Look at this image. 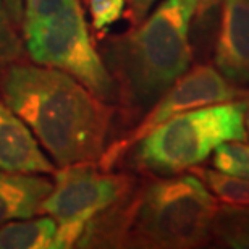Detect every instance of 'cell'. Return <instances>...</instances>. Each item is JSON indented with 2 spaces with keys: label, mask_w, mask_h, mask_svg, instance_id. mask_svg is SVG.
Here are the masks:
<instances>
[{
  "label": "cell",
  "mask_w": 249,
  "mask_h": 249,
  "mask_svg": "<svg viewBox=\"0 0 249 249\" xmlns=\"http://www.w3.org/2000/svg\"><path fill=\"white\" fill-rule=\"evenodd\" d=\"M0 94L57 165L101 160L115 107L70 74L13 63L0 73Z\"/></svg>",
  "instance_id": "cell-1"
},
{
  "label": "cell",
  "mask_w": 249,
  "mask_h": 249,
  "mask_svg": "<svg viewBox=\"0 0 249 249\" xmlns=\"http://www.w3.org/2000/svg\"><path fill=\"white\" fill-rule=\"evenodd\" d=\"M189 19L180 0H163L151 17L104 44L102 60L129 120L149 110L188 70Z\"/></svg>",
  "instance_id": "cell-2"
},
{
  "label": "cell",
  "mask_w": 249,
  "mask_h": 249,
  "mask_svg": "<svg viewBox=\"0 0 249 249\" xmlns=\"http://www.w3.org/2000/svg\"><path fill=\"white\" fill-rule=\"evenodd\" d=\"M218 211V199L193 173L152 180L128 197L123 248H197L213 233Z\"/></svg>",
  "instance_id": "cell-3"
},
{
  "label": "cell",
  "mask_w": 249,
  "mask_h": 249,
  "mask_svg": "<svg viewBox=\"0 0 249 249\" xmlns=\"http://www.w3.org/2000/svg\"><path fill=\"white\" fill-rule=\"evenodd\" d=\"M245 102H223L172 117L138 142L134 163L154 175H177L202 163L228 141H245Z\"/></svg>",
  "instance_id": "cell-4"
},
{
  "label": "cell",
  "mask_w": 249,
  "mask_h": 249,
  "mask_svg": "<svg viewBox=\"0 0 249 249\" xmlns=\"http://www.w3.org/2000/svg\"><path fill=\"white\" fill-rule=\"evenodd\" d=\"M23 34L34 63L70 74L102 101H117L115 83L91 44L79 0L41 23L24 26Z\"/></svg>",
  "instance_id": "cell-5"
},
{
  "label": "cell",
  "mask_w": 249,
  "mask_h": 249,
  "mask_svg": "<svg viewBox=\"0 0 249 249\" xmlns=\"http://www.w3.org/2000/svg\"><path fill=\"white\" fill-rule=\"evenodd\" d=\"M52 191L44 199L41 213L57 222L53 249L76 246L94 217L126 199L134 191V178L110 173L96 162L65 165L53 173Z\"/></svg>",
  "instance_id": "cell-6"
},
{
  "label": "cell",
  "mask_w": 249,
  "mask_h": 249,
  "mask_svg": "<svg viewBox=\"0 0 249 249\" xmlns=\"http://www.w3.org/2000/svg\"><path fill=\"white\" fill-rule=\"evenodd\" d=\"M245 96L238 91L220 71L209 65H197L185 71L146 112V117L139 122L128 134L106 147L97 163L106 170L115 165L129 149L141 141L147 133L172 117L188 110L201 108L213 104L231 102Z\"/></svg>",
  "instance_id": "cell-7"
},
{
  "label": "cell",
  "mask_w": 249,
  "mask_h": 249,
  "mask_svg": "<svg viewBox=\"0 0 249 249\" xmlns=\"http://www.w3.org/2000/svg\"><path fill=\"white\" fill-rule=\"evenodd\" d=\"M213 60L230 83H249V0H223Z\"/></svg>",
  "instance_id": "cell-8"
},
{
  "label": "cell",
  "mask_w": 249,
  "mask_h": 249,
  "mask_svg": "<svg viewBox=\"0 0 249 249\" xmlns=\"http://www.w3.org/2000/svg\"><path fill=\"white\" fill-rule=\"evenodd\" d=\"M0 170L24 175L57 172L37 146L31 128L3 101H0Z\"/></svg>",
  "instance_id": "cell-9"
},
{
  "label": "cell",
  "mask_w": 249,
  "mask_h": 249,
  "mask_svg": "<svg viewBox=\"0 0 249 249\" xmlns=\"http://www.w3.org/2000/svg\"><path fill=\"white\" fill-rule=\"evenodd\" d=\"M53 183L37 175L0 170V225L41 213Z\"/></svg>",
  "instance_id": "cell-10"
},
{
  "label": "cell",
  "mask_w": 249,
  "mask_h": 249,
  "mask_svg": "<svg viewBox=\"0 0 249 249\" xmlns=\"http://www.w3.org/2000/svg\"><path fill=\"white\" fill-rule=\"evenodd\" d=\"M55 235L57 222L52 217L12 220L0 225V249H53Z\"/></svg>",
  "instance_id": "cell-11"
},
{
  "label": "cell",
  "mask_w": 249,
  "mask_h": 249,
  "mask_svg": "<svg viewBox=\"0 0 249 249\" xmlns=\"http://www.w3.org/2000/svg\"><path fill=\"white\" fill-rule=\"evenodd\" d=\"M189 172L201 178L222 204L228 207H249V180L246 178L231 177L199 165L189 168Z\"/></svg>",
  "instance_id": "cell-12"
},
{
  "label": "cell",
  "mask_w": 249,
  "mask_h": 249,
  "mask_svg": "<svg viewBox=\"0 0 249 249\" xmlns=\"http://www.w3.org/2000/svg\"><path fill=\"white\" fill-rule=\"evenodd\" d=\"M213 233L225 246L249 248V211H240L238 207L220 209Z\"/></svg>",
  "instance_id": "cell-13"
},
{
  "label": "cell",
  "mask_w": 249,
  "mask_h": 249,
  "mask_svg": "<svg viewBox=\"0 0 249 249\" xmlns=\"http://www.w3.org/2000/svg\"><path fill=\"white\" fill-rule=\"evenodd\" d=\"M213 168L231 177L249 180V146L241 141H228L213 149Z\"/></svg>",
  "instance_id": "cell-14"
},
{
  "label": "cell",
  "mask_w": 249,
  "mask_h": 249,
  "mask_svg": "<svg viewBox=\"0 0 249 249\" xmlns=\"http://www.w3.org/2000/svg\"><path fill=\"white\" fill-rule=\"evenodd\" d=\"M21 57L23 42L17 33V24L10 18L3 0H0V73Z\"/></svg>",
  "instance_id": "cell-15"
},
{
  "label": "cell",
  "mask_w": 249,
  "mask_h": 249,
  "mask_svg": "<svg viewBox=\"0 0 249 249\" xmlns=\"http://www.w3.org/2000/svg\"><path fill=\"white\" fill-rule=\"evenodd\" d=\"M124 0H89L91 23L96 31H102L123 17Z\"/></svg>",
  "instance_id": "cell-16"
},
{
  "label": "cell",
  "mask_w": 249,
  "mask_h": 249,
  "mask_svg": "<svg viewBox=\"0 0 249 249\" xmlns=\"http://www.w3.org/2000/svg\"><path fill=\"white\" fill-rule=\"evenodd\" d=\"M71 2L73 0H24L21 28L33 26L53 17Z\"/></svg>",
  "instance_id": "cell-17"
},
{
  "label": "cell",
  "mask_w": 249,
  "mask_h": 249,
  "mask_svg": "<svg viewBox=\"0 0 249 249\" xmlns=\"http://www.w3.org/2000/svg\"><path fill=\"white\" fill-rule=\"evenodd\" d=\"M126 2V18L133 26H136L147 17L149 10L154 7L157 0H124Z\"/></svg>",
  "instance_id": "cell-18"
},
{
  "label": "cell",
  "mask_w": 249,
  "mask_h": 249,
  "mask_svg": "<svg viewBox=\"0 0 249 249\" xmlns=\"http://www.w3.org/2000/svg\"><path fill=\"white\" fill-rule=\"evenodd\" d=\"M5 8L17 26L23 24V0H3Z\"/></svg>",
  "instance_id": "cell-19"
},
{
  "label": "cell",
  "mask_w": 249,
  "mask_h": 249,
  "mask_svg": "<svg viewBox=\"0 0 249 249\" xmlns=\"http://www.w3.org/2000/svg\"><path fill=\"white\" fill-rule=\"evenodd\" d=\"M180 2L183 7H185L186 13L193 18V15L197 12V7H199V3H201V0H180Z\"/></svg>",
  "instance_id": "cell-20"
},
{
  "label": "cell",
  "mask_w": 249,
  "mask_h": 249,
  "mask_svg": "<svg viewBox=\"0 0 249 249\" xmlns=\"http://www.w3.org/2000/svg\"><path fill=\"white\" fill-rule=\"evenodd\" d=\"M220 0H201V3H199V7H197V13L199 15H202V13H206L209 8H212L213 5H217Z\"/></svg>",
  "instance_id": "cell-21"
},
{
  "label": "cell",
  "mask_w": 249,
  "mask_h": 249,
  "mask_svg": "<svg viewBox=\"0 0 249 249\" xmlns=\"http://www.w3.org/2000/svg\"><path fill=\"white\" fill-rule=\"evenodd\" d=\"M245 128H248L246 136H249V96L246 97L245 102Z\"/></svg>",
  "instance_id": "cell-22"
}]
</instances>
